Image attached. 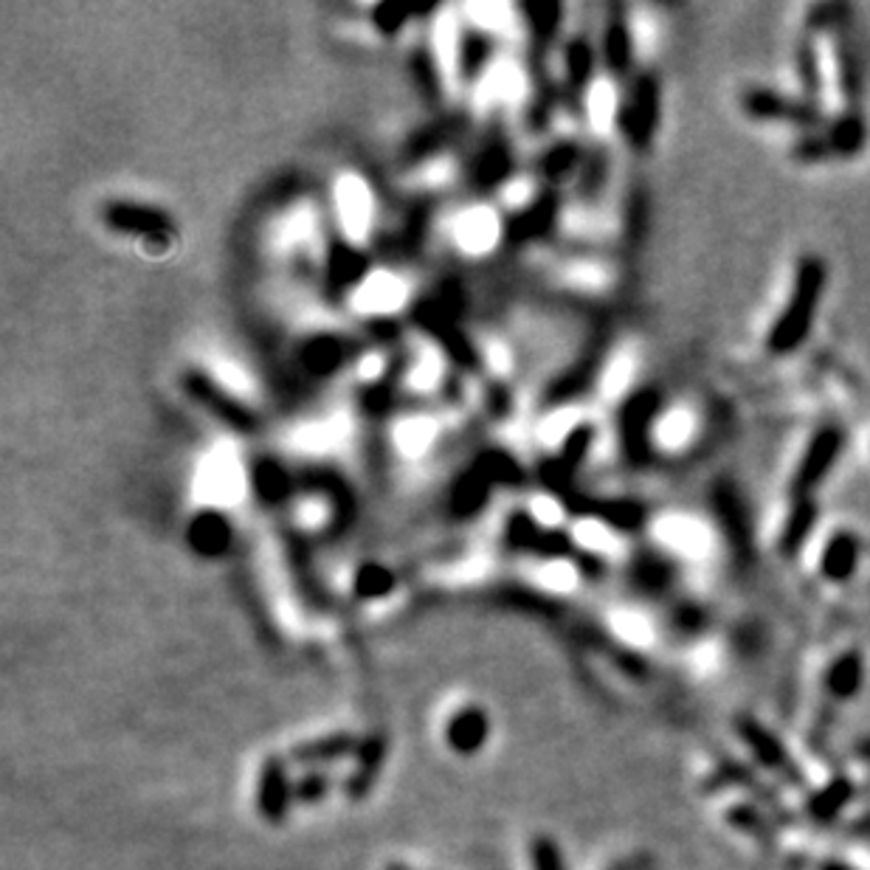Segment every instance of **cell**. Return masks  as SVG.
<instances>
[{
	"mask_svg": "<svg viewBox=\"0 0 870 870\" xmlns=\"http://www.w3.org/2000/svg\"><path fill=\"white\" fill-rule=\"evenodd\" d=\"M383 369H387V358H383V355H378V353L364 355V358H361V364H358V375L364 380H378L380 375H383Z\"/></svg>",
	"mask_w": 870,
	"mask_h": 870,
	"instance_id": "36",
	"label": "cell"
},
{
	"mask_svg": "<svg viewBox=\"0 0 870 870\" xmlns=\"http://www.w3.org/2000/svg\"><path fill=\"white\" fill-rule=\"evenodd\" d=\"M530 516L535 518V525L541 527H560L564 518H567V510L560 505L555 496H546V493H539V496L530 499Z\"/></svg>",
	"mask_w": 870,
	"mask_h": 870,
	"instance_id": "33",
	"label": "cell"
},
{
	"mask_svg": "<svg viewBox=\"0 0 870 870\" xmlns=\"http://www.w3.org/2000/svg\"><path fill=\"white\" fill-rule=\"evenodd\" d=\"M636 364H640V358H636L634 346H620V350H615V353L608 355L606 366H603L601 373L603 401L615 403L620 401V398H626V392H629L631 383H634Z\"/></svg>",
	"mask_w": 870,
	"mask_h": 870,
	"instance_id": "20",
	"label": "cell"
},
{
	"mask_svg": "<svg viewBox=\"0 0 870 870\" xmlns=\"http://www.w3.org/2000/svg\"><path fill=\"white\" fill-rule=\"evenodd\" d=\"M530 865L532 870H569L564 850H560V845L550 834L532 836Z\"/></svg>",
	"mask_w": 870,
	"mask_h": 870,
	"instance_id": "29",
	"label": "cell"
},
{
	"mask_svg": "<svg viewBox=\"0 0 870 870\" xmlns=\"http://www.w3.org/2000/svg\"><path fill=\"white\" fill-rule=\"evenodd\" d=\"M560 282L567 285L572 290H587V293H597V290H606L608 282H611V274H608L603 265L597 263H569L560 268Z\"/></svg>",
	"mask_w": 870,
	"mask_h": 870,
	"instance_id": "27",
	"label": "cell"
},
{
	"mask_svg": "<svg viewBox=\"0 0 870 870\" xmlns=\"http://www.w3.org/2000/svg\"><path fill=\"white\" fill-rule=\"evenodd\" d=\"M862 688V656L859 654H845L840 656L829 670V691L836 698H850Z\"/></svg>",
	"mask_w": 870,
	"mask_h": 870,
	"instance_id": "26",
	"label": "cell"
},
{
	"mask_svg": "<svg viewBox=\"0 0 870 870\" xmlns=\"http://www.w3.org/2000/svg\"><path fill=\"white\" fill-rule=\"evenodd\" d=\"M387 870H415V868H408V865H403V862H389Z\"/></svg>",
	"mask_w": 870,
	"mask_h": 870,
	"instance_id": "38",
	"label": "cell"
},
{
	"mask_svg": "<svg viewBox=\"0 0 870 870\" xmlns=\"http://www.w3.org/2000/svg\"><path fill=\"white\" fill-rule=\"evenodd\" d=\"M848 797H850L848 783L836 781V783H831L829 789H822L820 795L808 803V808H811V815L820 817V820H829V817H834L836 811H840V808L848 803Z\"/></svg>",
	"mask_w": 870,
	"mask_h": 870,
	"instance_id": "32",
	"label": "cell"
},
{
	"mask_svg": "<svg viewBox=\"0 0 870 870\" xmlns=\"http://www.w3.org/2000/svg\"><path fill=\"white\" fill-rule=\"evenodd\" d=\"M608 870H629V868H626V865H622V862H617V865H611V868H608Z\"/></svg>",
	"mask_w": 870,
	"mask_h": 870,
	"instance_id": "39",
	"label": "cell"
},
{
	"mask_svg": "<svg viewBox=\"0 0 870 870\" xmlns=\"http://www.w3.org/2000/svg\"><path fill=\"white\" fill-rule=\"evenodd\" d=\"M845 445V431L840 426H820L815 434L808 437L803 445L800 456H797L795 468H792V479H789V491L792 499H811L815 488L829 477V470L834 468Z\"/></svg>",
	"mask_w": 870,
	"mask_h": 870,
	"instance_id": "3",
	"label": "cell"
},
{
	"mask_svg": "<svg viewBox=\"0 0 870 870\" xmlns=\"http://www.w3.org/2000/svg\"><path fill=\"white\" fill-rule=\"evenodd\" d=\"M293 800L297 797H293V783L288 778V760L270 755L263 760L260 781H256V811L270 825H282Z\"/></svg>",
	"mask_w": 870,
	"mask_h": 870,
	"instance_id": "9",
	"label": "cell"
},
{
	"mask_svg": "<svg viewBox=\"0 0 870 870\" xmlns=\"http://www.w3.org/2000/svg\"><path fill=\"white\" fill-rule=\"evenodd\" d=\"M859 555H862V544L857 535L848 530H834L822 541L817 569L829 583H848L859 569Z\"/></svg>",
	"mask_w": 870,
	"mask_h": 870,
	"instance_id": "14",
	"label": "cell"
},
{
	"mask_svg": "<svg viewBox=\"0 0 870 870\" xmlns=\"http://www.w3.org/2000/svg\"><path fill=\"white\" fill-rule=\"evenodd\" d=\"M817 525V507L811 499H795V505L789 507L786 516H783L781 525V535H778V544L786 555L800 553L803 546L811 541V532H815Z\"/></svg>",
	"mask_w": 870,
	"mask_h": 870,
	"instance_id": "21",
	"label": "cell"
},
{
	"mask_svg": "<svg viewBox=\"0 0 870 870\" xmlns=\"http://www.w3.org/2000/svg\"><path fill=\"white\" fill-rule=\"evenodd\" d=\"M332 206H336V220H339L341 235L350 242H364L373 231L375 201L366 180L355 173H344L336 178L332 187Z\"/></svg>",
	"mask_w": 870,
	"mask_h": 870,
	"instance_id": "5",
	"label": "cell"
},
{
	"mask_svg": "<svg viewBox=\"0 0 870 870\" xmlns=\"http://www.w3.org/2000/svg\"><path fill=\"white\" fill-rule=\"evenodd\" d=\"M297 518L299 525L304 527H321L330 518V505H327L325 499L318 496H311V499H302L297 505Z\"/></svg>",
	"mask_w": 870,
	"mask_h": 870,
	"instance_id": "34",
	"label": "cell"
},
{
	"mask_svg": "<svg viewBox=\"0 0 870 870\" xmlns=\"http://www.w3.org/2000/svg\"><path fill=\"white\" fill-rule=\"evenodd\" d=\"M437 434H440V423H437L434 417L408 415L394 423L392 442L394 449H398V454L406 456V459H417V456L429 454Z\"/></svg>",
	"mask_w": 870,
	"mask_h": 870,
	"instance_id": "18",
	"label": "cell"
},
{
	"mask_svg": "<svg viewBox=\"0 0 870 870\" xmlns=\"http://www.w3.org/2000/svg\"><path fill=\"white\" fill-rule=\"evenodd\" d=\"M654 539L670 550V553H688V550H702L713 541V527L707 525L705 516L688 510H668L659 513L651 525Z\"/></svg>",
	"mask_w": 870,
	"mask_h": 870,
	"instance_id": "10",
	"label": "cell"
},
{
	"mask_svg": "<svg viewBox=\"0 0 870 870\" xmlns=\"http://www.w3.org/2000/svg\"><path fill=\"white\" fill-rule=\"evenodd\" d=\"M488 366H491L493 373L505 375L510 369V353L502 344H491L488 346Z\"/></svg>",
	"mask_w": 870,
	"mask_h": 870,
	"instance_id": "37",
	"label": "cell"
},
{
	"mask_svg": "<svg viewBox=\"0 0 870 870\" xmlns=\"http://www.w3.org/2000/svg\"><path fill=\"white\" fill-rule=\"evenodd\" d=\"M505 203L507 206H525L527 201H530V194H532V184L527 178H516V180H510V184H507L505 187Z\"/></svg>",
	"mask_w": 870,
	"mask_h": 870,
	"instance_id": "35",
	"label": "cell"
},
{
	"mask_svg": "<svg viewBox=\"0 0 870 870\" xmlns=\"http://www.w3.org/2000/svg\"><path fill=\"white\" fill-rule=\"evenodd\" d=\"M353 434V423L344 412L330 417H318V420H307L302 426L290 431L288 445L302 456H330L339 454L350 442Z\"/></svg>",
	"mask_w": 870,
	"mask_h": 870,
	"instance_id": "8",
	"label": "cell"
},
{
	"mask_svg": "<svg viewBox=\"0 0 870 870\" xmlns=\"http://www.w3.org/2000/svg\"><path fill=\"white\" fill-rule=\"evenodd\" d=\"M332 789V781L330 774L327 772H307L302 774L297 783H293V797H297V803H304V806H316V803L325 800L327 795H330Z\"/></svg>",
	"mask_w": 870,
	"mask_h": 870,
	"instance_id": "30",
	"label": "cell"
},
{
	"mask_svg": "<svg viewBox=\"0 0 870 870\" xmlns=\"http://www.w3.org/2000/svg\"><path fill=\"white\" fill-rule=\"evenodd\" d=\"M408 302V285L406 279L398 277L394 270L378 268L373 274H366L358 285H355L350 304L358 316H394L401 313Z\"/></svg>",
	"mask_w": 870,
	"mask_h": 870,
	"instance_id": "6",
	"label": "cell"
},
{
	"mask_svg": "<svg viewBox=\"0 0 870 870\" xmlns=\"http://www.w3.org/2000/svg\"><path fill=\"white\" fill-rule=\"evenodd\" d=\"M389 755V735L387 732H369L366 739H361L358 753H355V769L346 778V797L350 800H366L373 795V789L378 786L383 764Z\"/></svg>",
	"mask_w": 870,
	"mask_h": 870,
	"instance_id": "11",
	"label": "cell"
},
{
	"mask_svg": "<svg viewBox=\"0 0 870 870\" xmlns=\"http://www.w3.org/2000/svg\"><path fill=\"white\" fill-rule=\"evenodd\" d=\"M468 21L482 31H491V35H510L516 28V12H513L510 3L488 0V3H470Z\"/></svg>",
	"mask_w": 870,
	"mask_h": 870,
	"instance_id": "25",
	"label": "cell"
},
{
	"mask_svg": "<svg viewBox=\"0 0 870 870\" xmlns=\"http://www.w3.org/2000/svg\"><path fill=\"white\" fill-rule=\"evenodd\" d=\"M583 420H587V415H583V408L580 406L553 408V412L539 423V440L544 442L546 449H558V445H564V442L583 426Z\"/></svg>",
	"mask_w": 870,
	"mask_h": 870,
	"instance_id": "24",
	"label": "cell"
},
{
	"mask_svg": "<svg viewBox=\"0 0 870 870\" xmlns=\"http://www.w3.org/2000/svg\"><path fill=\"white\" fill-rule=\"evenodd\" d=\"M525 93V71H521V65L513 63V60H496L493 65H488L477 88V99L484 108H507V104L521 102Z\"/></svg>",
	"mask_w": 870,
	"mask_h": 870,
	"instance_id": "13",
	"label": "cell"
},
{
	"mask_svg": "<svg viewBox=\"0 0 870 870\" xmlns=\"http://www.w3.org/2000/svg\"><path fill=\"white\" fill-rule=\"evenodd\" d=\"M707 423L702 408H696L693 403H670V406L659 408L648 423V437L651 445H654L659 454H684L688 449L696 445V440H702L705 434Z\"/></svg>",
	"mask_w": 870,
	"mask_h": 870,
	"instance_id": "4",
	"label": "cell"
},
{
	"mask_svg": "<svg viewBox=\"0 0 870 870\" xmlns=\"http://www.w3.org/2000/svg\"><path fill=\"white\" fill-rule=\"evenodd\" d=\"M488 739H491V716L479 705L459 707L445 724V746L463 758L482 753Z\"/></svg>",
	"mask_w": 870,
	"mask_h": 870,
	"instance_id": "12",
	"label": "cell"
},
{
	"mask_svg": "<svg viewBox=\"0 0 870 870\" xmlns=\"http://www.w3.org/2000/svg\"><path fill=\"white\" fill-rule=\"evenodd\" d=\"M572 539L580 550H587L589 555H608L615 553L620 546V532L615 525H608L597 516H583L575 521Z\"/></svg>",
	"mask_w": 870,
	"mask_h": 870,
	"instance_id": "22",
	"label": "cell"
},
{
	"mask_svg": "<svg viewBox=\"0 0 870 870\" xmlns=\"http://www.w3.org/2000/svg\"><path fill=\"white\" fill-rule=\"evenodd\" d=\"M431 49H434V63L442 83L454 88L456 76H459V51L463 49H459V21L449 9L437 14L434 26H431Z\"/></svg>",
	"mask_w": 870,
	"mask_h": 870,
	"instance_id": "17",
	"label": "cell"
},
{
	"mask_svg": "<svg viewBox=\"0 0 870 870\" xmlns=\"http://www.w3.org/2000/svg\"><path fill=\"white\" fill-rule=\"evenodd\" d=\"M318 240V217L311 206H297L277 223L274 245L279 251H307Z\"/></svg>",
	"mask_w": 870,
	"mask_h": 870,
	"instance_id": "19",
	"label": "cell"
},
{
	"mask_svg": "<svg viewBox=\"0 0 870 870\" xmlns=\"http://www.w3.org/2000/svg\"><path fill=\"white\" fill-rule=\"evenodd\" d=\"M358 746L361 739L353 732H327V735L299 741V744L290 746L288 760H293L299 767H327V764H336V760H344L353 753H358Z\"/></svg>",
	"mask_w": 870,
	"mask_h": 870,
	"instance_id": "15",
	"label": "cell"
},
{
	"mask_svg": "<svg viewBox=\"0 0 870 870\" xmlns=\"http://www.w3.org/2000/svg\"><path fill=\"white\" fill-rule=\"evenodd\" d=\"M741 735H746L749 746H753L760 758L767 760L769 767H778V764H783V753H781V746H778V741H774L767 730H760L753 719H746L744 724H741Z\"/></svg>",
	"mask_w": 870,
	"mask_h": 870,
	"instance_id": "31",
	"label": "cell"
},
{
	"mask_svg": "<svg viewBox=\"0 0 870 870\" xmlns=\"http://www.w3.org/2000/svg\"><path fill=\"white\" fill-rule=\"evenodd\" d=\"M451 240L463 254L484 256L491 254L502 240V220L493 206H468L456 212L451 220Z\"/></svg>",
	"mask_w": 870,
	"mask_h": 870,
	"instance_id": "7",
	"label": "cell"
},
{
	"mask_svg": "<svg viewBox=\"0 0 870 870\" xmlns=\"http://www.w3.org/2000/svg\"><path fill=\"white\" fill-rule=\"evenodd\" d=\"M442 373H445L442 355L437 350H431V346H426L415 358L412 369H408V387L415 389V392H431L440 383Z\"/></svg>",
	"mask_w": 870,
	"mask_h": 870,
	"instance_id": "28",
	"label": "cell"
},
{
	"mask_svg": "<svg viewBox=\"0 0 870 870\" xmlns=\"http://www.w3.org/2000/svg\"><path fill=\"white\" fill-rule=\"evenodd\" d=\"M206 366L209 373H212V378L217 380V387L226 389L231 398L251 401L256 394V383L254 378H251V373L245 366L237 364L235 358H228V355H209Z\"/></svg>",
	"mask_w": 870,
	"mask_h": 870,
	"instance_id": "23",
	"label": "cell"
},
{
	"mask_svg": "<svg viewBox=\"0 0 870 870\" xmlns=\"http://www.w3.org/2000/svg\"><path fill=\"white\" fill-rule=\"evenodd\" d=\"M822 288H825V265L817 256H803L800 263L795 265V277L789 285L786 302L781 304V311L772 318L767 339H764L769 353L789 355L806 341L808 330L815 327Z\"/></svg>",
	"mask_w": 870,
	"mask_h": 870,
	"instance_id": "1",
	"label": "cell"
},
{
	"mask_svg": "<svg viewBox=\"0 0 870 870\" xmlns=\"http://www.w3.org/2000/svg\"><path fill=\"white\" fill-rule=\"evenodd\" d=\"M587 122L592 133L606 136L615 130L617 118H620V90H617L611 76H594L587 88Z\"/></svg>",
	"mask_w": 870,
	"mask_h": 870,
	"instance_id": "16",
	"label": "cell"
},
{
	"mask_svg": "<svg viewBox=\"0 0 870 870\" xmlns=\"http://www.w3.org/2000/svg\"><path fill=\"white\" fill-rule=\"evenodd\" d=\"M249 493V474L235 442H215L198 459L192 477V496L212 510H231Z\"/></svg>",
	"mask_w": 870,
	"mask_h": 870,
	"instance_id": "2",
	"label": "cell"
}]
</instances>
